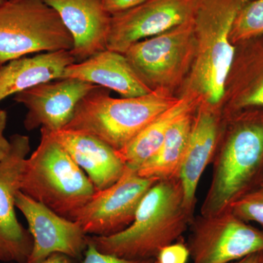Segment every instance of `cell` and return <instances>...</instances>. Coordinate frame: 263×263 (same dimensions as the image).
I'll return each instance as SVG.
<instances>
[{
  "label": "cell",
  "mask_w": 263,
  "mask_h": 263,
  "mask_svg": "<svg viewBox=\"0 0 263 263\" xmlns=\"http://www.w3.org/2000/svg\"><path fill=\"white\" fill-rule=\"evenodd\" d=\"M183 203L179 179L160 180L147 192L130 226L108 236L88 235L100 252L122 258L155 259L193 222Z\"/></svg>",
  "instance_id": "obj_1"
},
{
  "label": "cell",
  "mask_w": 263,
  "mask_h": 263,
  "mask_svg": "<svg viewBox=\"0 0 263 263\" xmlns=\"http://www.w3.org/2000/svg\"><path fill=\"white\" fill-rule=\"evenodd\" d=\"M217 155L212 181L200 216L228 210L247 192L258 186L263 175V108L239 110Z\"/></svg>",
  "instance_id": "obj_2"
},
{
  "label": "cell",
  "mask_w": 263,
  "mask_h": 263,
  "mask_svg": "<svg viewBox=\"0 0 263 263\" xmlns=\"http://www.w3.org/2000/svg\"><path fill=\"white\" fill-rule=\"evenodd\" d=\"M41 134L37 148L25 161L21 191L75 221L97 190L51 132L41 128Z\"/></svg>",
  "instance_id": "obj_3"
},
{
  "label": "cell",
  "mask_w": 263,
  "mask_h": 263,
  "mask_svg": "<svg viewBox=\"0 0 263 263\" xmlns=\"http://www.w3.org/2000/svg\"><path fill=\"white\" fill-rule=\"evenodd\" d=\"M250 0H197L193 22L196 53L192 81L209 105L221 101L234 64L230 34L237 15Z\"/></svg>",
  "instance_id": "obj_4"
},
{
  "label": "cell",
  "mask_w": 263,
  "mask_h": 263,
  "mask_svg": "<svg viewBox=\"0 0 263 263\" xmlns=\"http://www.w3.org/2000/svg\"><path fill=\"white\" fill-rule=\"evenodd\" d=\"M108 90L98 86L89 91L64 129L89 133L119 151L178 100L170 98L162 89L120 99L110 97Z\"/></svg>",
  "instance_id": "obj_5"
},
{
  "label": "cell",
  "mask_w": 263,
  "mask_h": 263,
  "mask_svg": "<svg viewBox=\"0 0 263 263\" xmlns=\"http://www.w3.org/2000/svg\"><path fill=\"white\" fill-rule=\"evenodd\" d=\"M72 48L73 39L60 15L43 0L0 4V66L30 53Z\"/></svg>",
  "instance_id": "obj_6"
},
{
  "label": "cell",
  "mask_w": 263,
  "mask_h": 263,
  "mask_svg": "<svg viewBox=\"0 0 263 263\" xmlns=\"http://www.w3.org/2000/svg\"><path fill=\"white\" fill-rule=\"evenodd\" d=\"M193 20L137 42L124 53L142 80L153 90L176 84L195 60Z\"/></svg>",
  "instance_id": "obj_7"
},
{
  "label": "cell",
  "mask_w": 263,
  "mask_h": 263,
  "mask_svg": "<svg viewBox=\"0 0 263 263\" xmlns=\"http://www.w3.org/2000/svg\"><path fill=\"white\" fill-rule=\"evenodd\" d=\"M188 249L193 263H230L263 252V230L230 209L194 220Z\"/></svg>",
  "instance_id": "obj_8"
},
{
  "label": "cell",
  "mask_w": 263,
  "mask_h": 263,
  "mask_svg": "<svg viewBox=\"0 0 263 263\" xmlns=\"http://www.w3.org/2000/svg\"><path fill=\"white\" fill-rule=\"evenodd\" d=\"M157 181L126 167L117 182L96 191L75 221L86 235L108 236L119 233L130 226L143 197Z\"/></svg>",
  "instance_id": "obj_9"
},
{
  "label": "cell",
  "mask_w": 263,
  "mask_h": 263,
  "mask_svg": "<svg viewBox=\"0 0 263 263\" xmlns=\"http://www.w3.org/2000/svg\"><path fill=\"white\" fill-rule=\"evenodd\" d=\"M10 142L9 152L0 161V262L27 263L32 251V237L19 222L15 208L30 140L15 134Z\"/></svg>",
  "instance_id": "obj_10"
},
{
  "label": "cell",
  "mask_w": 263,
  "mask_h": 263,
  "mask_svg": "<svg viewBox=\"0 0 263 263\" xmlns=\"http://www.w3.org/2000/svg\"><path fill=\"white\" fill-rule=\"evenodd\" d=\"M197 0H147L113 15L107 49L124 54L133 44L193 20Z\"/></svg>",
  "instance_id": "obj_11"
},
{
  "label": "cell",
  "mask_w": 263,
  "mask_h": 263,
  "mask_svg": "<svg viewBox=\"0 0 263 263\" xmlns=\"http://www.w3.org/2000/svg\"><path fill=\"white\" fill-rule=\"evenodd\" d=\"M15 207L25 217L32 237V251L27 263L43 262L53 254L75 260L82 258L88 235L77 221L59 215L22 191L15 197Z\"/></svg>",
  "instance_id": "obj_12"
},
{
  "label": "cell",
  "mask_w": 263,
  "mask_h": 263,
  "mask_svg": "<svg viewBox=\"0 0 263 263\" xmlns=\"http://www.w3.org/2000/svg\"><path fill=\"white\" fill-rule=\"evenodd\" d=\"M98 86L79 79H56L15 95L14 100L27 108L24 126L27 131L55 132L67 127L81 100Z\"/></svg>",
  "instance_id": "obj_13"
},
{
  "label": "cell",
  "mask_w": 263,
  "mask_h": 263,
  "mask_svg": "<svg viewBox=\"0 0 263 263\" xmlns=\"http://www.w3.org/2000/svg\"><path fill=\"white\" fill-rule=\"evenodd\" d=\"M60 15L73 39L76 62L107 49L112 16L102 0H43Z\"/></svg>",
  "instance_id": "obj_14"
},
{
  "label": "cell",
  "mask_w": 263,
  "mask_h": 263,
  "mask_svg": "<svg viewBox=\"0 0 263 263\" xmlns=\"http://www.w3.org/2000/svg\"><path fill=\"white\" fill-rule=\"evenodd\" d=\"M50 132L87 174L97 191L109 187L122 176L125 164L117 151L105 142L89 133L74 129Z\"/></svg>",
  "instance_id": "obj_15"
},
{
  "label": "cell",
  "mask_w": 263,
  "mask_h": 263,
  "mask_svg": "<svg viewBox=\"0 0 263 263\" xmlns=\"http://www.w3.org/2000/svg\"><path fill=\"white\" fill-rule=\"evenodd\" d=\"M62 79H76L113 90L123 98H134L153 91L133 69L123 53L106 49L65 69Z\"/></svg>",
  "instance_id": "obj_16"
},
{
  "label": "cell",
  "mask_w": 263,
  "mask_h": 263,
  "mask_svg": "<svg viewBox=\"0 0 263 263\" xmlns=\"http://www.w3.org/2000/svg\"><path fill=\"white\" fill-rule=\"evenodd\" d=\"M219 141V122L215 114L202 109L194 117L186 152L178 179L183 193V203L193 216L199 183L212 162Z\"/></svg>",
  "instance_id": "obj_17"
},
{
  "label": "cell",
  "mask_w": 263,
  "mask_h": 263,
  "mask_svg": "<svg viewBox=\"0 0 263 263\" xmlns=\"http://www.w3.org/2000/svg\"><path fill=\"white\" fill-rule=\"evenodd\" d=\"M76 62L70 51L46 52L21 57L0 66V103L11 95L56 79Z\"/></svg>",
  "instance_id": "obj_18"
},
{
  "label": "cell",
  "mask_w": 263,
  "mask_h": 263,
  "mask_svg": "<svg viewBox=\"0 0 263 263\" xmlns=\"http://www.w3.org/2000/svg\"><path fill=\"white\" fill-rule=\"evenodd\" d=\"M192 111L191 100L186 98L178 100L140 132L127 146L117 151L126 167L138 171L158 151L174 123Z\"/></svg>",
  "instance_id": "obj_19"
},
{
  "label": "cell",
  "mask_w": 263,
  "mask_h": 263,
  "mask_svg": "<svg viewBox=\"0 0 263 263\" xmlns=\"http://www.w3.org/2000/svg\"><path fill=\"white\" fill-rule=\"evenodd\" d=\"M193 119L190 112L174 123L158 151L138 170L140 176L158 181L178 179Z\"/></svg>",
  "instance_id": "obj_20"
},
{
  "label": "cell",
  "mask_w": 263,
  "mask_h": 263,
  "mask_svg": "<svg viewBox=\"0 0 263 263\" xmlns=\"http://www.w3.org/2000/svg\"><path fill=\"white\" fill-rule=\"evenodd\" d=\"M234 107L263 108V36L245 41Z\"/></svg>",
  "instance_id": "obj_21"
},
{
  "label": "cell",
  "mask_w": 263,
  "mask_h": 263,
  "mask_svg": "<svg viewBox=\"0 0 263 263\" xmlns=\"http://www.w3.org/2000/svg\"><path fill=\"white\" fill-rule=\"evenodd\" d=\"M263 36V0H250L240 10L230 40L234 45Z\"/></svg>",
  "instance_id": "obj_22"
},
{
  "label": "cell",
  "mask_w": 263,
  "mask_h": 263,
  "mask_svg": "<svg viewBox=\"0 0 263 263\" xmlns=\"http://www.w3.org/2000/svg\"><path fill=\"white\" fill-rule=\"evenodd\" d=\"M230 210L246 222L257 223L263 230V186L258 185L240 197Z\"/></svg>",
  "instance_id": "obj_23"
},
{
  "label": "cell",
  "mask_w": 263,
  "mask_h": 263,
  "mask_svg": "<svg viewBox=\"0 0 263 263\" xmlns=\"http://www.w3.org/2000/svg\"><path fill=\"white\" fill-rule=\"evenodd\" d=\"M155 259H130L122 258L100 252L88 240L87 248L84 252L82 263H155Z\"/></svg>",
  "instance_id": "obj_24"
},
{
  "label": "cell",
  "mask_w": 263,
  "mask_h": 263,
  "mask_svg": "<svg viewBox=\"0 0 263 263\" xmlns=\"http://www.w3.org/2000/svg\"><path fill=\"white\" fill-rule=\"evenodd\" d=\"M190 257L187 246L172 243L161 249L155 258L157 263H186Z\"/></svg>",
  "instance_id": "obj_25"
},
{
  "label": "cell",
  "mask_w": 263,
  "mask_h": 263,
  "mask_svg": "<svg viewBox=\"0 0 263 263\" xmlns=\"http://www.w3.org/2000/svg\"><path fill=\"white\" fill-rule=\"evenodd\" d=\"M146 1L147 0H102L104 8L111 16L133 9Z\"/></svg>",
  "instance_id": "obj_26"
},
{
  "label": "cell",
  "mask_w": 263,
  "mask_h": 263,
  "mask_svg": "<svg viewBox=\"0 0 263 263\" xmlns=\"http://www.w3.org/2000/svg\"><path fill=\"white\" fill-rule=\"evenodd\" d=\"M6 124V111L0 108V161L3 160L6 157L10 148V140L7 139L4 136Z\"/></svg>",
  "instance_id": "obj_27"
},
{
  "label": "cell",
  "mask_w": 263,
  "mask_h": 263,
  "mask_svg": "<svg viewBox=\"0 0 263 263\" xmlns=\"http://www.w3.org/2000/svg\"><path fill=\"white\" fill-rule=\"evenodd\" d=\"M0 263H15V262H3ZM40 263H76L75 259H71L70 257H67L65 254H53L45 259L44 261Z\"/></svg>",
  "instance_id": "obj_28"
},
{
  "label": "cell",
  "mask_w": 263,
  "mask_h": 263,
  "mask_svg": "<svg viewBox=\"0 0 263 263\" xmlns=\"http://www.w3.org/2000/svg\"><path fill=\"white\" fill-rule=\"evenodd\" d=\"M230 263H263V252L250 254L243 258Z\"/></svg>",
  "instance_id": "obj_29"
},
{
  "label": "cell",
  "mask_w": 263,
  "mask_h": 263,
  "mask_svg": "<svg viewBox=\"0 0 263 263\" xmlns=\"http://www.w3.org/2000/svg\"><path fill=\"white\" fill-rule=\"evenodd\" d=\"M259 185H262V186H263V175H262V179H261L260 183H259Z\"/></svg>",
  "instance_id": "obj_30"
},
{
  "label": "cell",
  "mask_w": 263,
  "mask_h": 263,
  "mask_svg": "<svg viewBox=\"0 0 263 263\" xmlns=\"http://www.w3.org/2000/svg\"><path fill=\"white\" fill-rule=\"evenodd\" d=\"M5 0H0V4H1V3H3V2H5Z\"/></svg>",
  "instance_id": "obj_31"
},
{
  "label": "cell",
  "mask_w": 263,
  "mask_h": 263,
  "mask_svg": "<svg viewBox=\"0 0 263 263\" xmlns=\"http://www.w3.org/2000/svg\"><path fill=\"white\" fill-rule=\"evenodd\" d=\"M155 263H157V262H155Z\"/></svg>",
  "instance_id": "obj_32"
}]
</instances>
